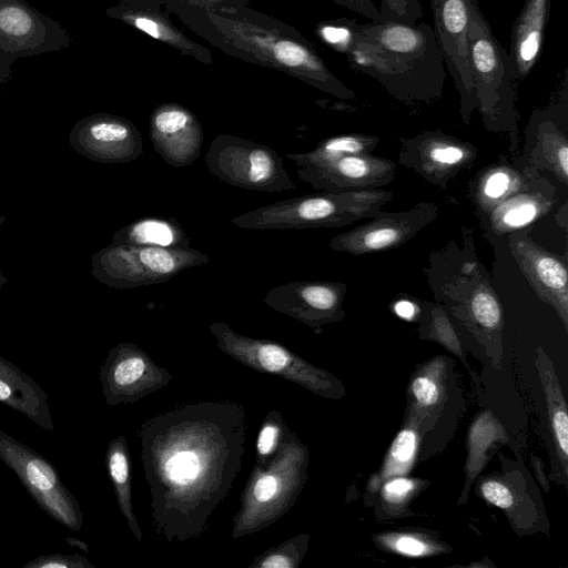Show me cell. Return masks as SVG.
<instances>
[{"instance_id":"cb8c5ba5","label":"cell","mask_w":568,"mask_h":568,"mask_svg":"<svg viewBox=\"0 0 568 568\" xmlns=\"http://www.w3.org/2000/svg\"><path fill=\"white\" fill-rule=\"evenodd\" d=\"M509 443V433L491 410L483 409L475 415L467 430L465 484L457 505L467 501L471 486L498 447Z\"/></svg>"},{"instance_id":"f6af8a7d","label":"cell","mask_w":568,"mask_h":568,"mask_svg":"<svg viewBox=\"0 0 568 568\" xmlns=\"http://www.w3.org/2000/svg\"><path fill=\"white\" fill-rule=\"evenodd\" d=\"M465 567H476V568H479V567H495L494 564H491V561L487 558H485L483 561H475V562H470V564H467L465 565Z\"/></svg>"},{"instance_id":"b9f144b4","label":"cell","mask_w":568,"mask_h":568,"mask_svg":"<svg viewBox=\"0 0 568 568\" xmlns=\"http://www.w3.org/2000/svg\"><path fill=\"white\" fill-rule=\"evenodd\" d=\"M116 2L124 1V0H115ZM140 1H153L160 4L166 3L169 1H178V2H185L197 7H204V8H214V9H221V8H239L243 6H247L248 0H140Z\"/></svg>"},{"instance_id":"60d3db41","label":"cell","mask_w":568,"mask_h":568,"mask_svg":"<svg viewBox=\"0 0 568 568\" xmlns=\"http://www.w3.org/2000/svg\"><path fill=\"white\" fill-rule=\"evenodd\" d=\"M509 175L504 171H497L487 178L484 184V193L489 199H499L509 190Z\"/></svg>"},{"instance_id":"83f0119b","label":"cell","mask_w":568,"mask_h":568,"mask_svg":"<svg viewBox=\"0 0 568 568\" xmlns=\"http://www.w3.org/2000/svg\"><path fill=\"white\" fill-rule=\"evenodd\" d=\"M373 541L384 551L408 558H425L452 551L437 534L424 529L382 531L373 536Z\"/></svg>"},{"instance_id":"9c48e42d","label":"cell","mask_w":568,"mask_h":568,"mask_svg":"<svg viewBox=\"0 0 568 568\" xmlns=\"http://www.w3.org/2000/svg\"><path fill=\"white\" fill-rule=\"evenodd\" d=\"M468 34L477 105L488 121H507L515 113L516 72L508 51L494 36L478 2L473 7Z\"/></svg>"},{"instance_id":"e0dca14e","label":"cell","mask_w":568,"mask_h":568,"mask_svg":"<svg viewBox=\"0 0 568 568\" xmlns=\"http://www.w3.org/2000/svg\"><path fill=\"white\" fill-rule=\"evenodd\" d=\"M105 14L163 42L182 55L207 65L213 63L210 49L184 34L172 22L170 12L163 4L153 1L124 0L109 7Z\"/></svg>"},{"instance_id":"d4e9b609","label":"cell","mask_w":568,"mask_h":568,"mask_svg":"<svg viewBox=\"0 0 568 568\" xmlns=\"http://www.w3.org/2000/svg\"><path fill=\"white\" fill-rule=\"evenodd\" d=\"M420 443L418 422L405 414L403 425L392 440L381 467L367 480L364 493L366 506L385 480L396 476H407L412 471L418 462Z\"/></svg>"},{"instance_id":"f1b7e54d","label":"cell","mask_w":568,"mask_h":568,"mask_svg":"<svg viewBox=\"0 0 568 568\" xmlns=\"http://www.w3.org/2000/svg\"><path fill=\"white\" fill-rule=\"evenodd\" d=\"M375 142L372 136L343 134L322 141L307 153H287L286 158L300 168L318 166L346 155L361 154L369 150Z\"/></svg>"},{"instance_id":"7a4b0ae2","label":"cell","mask_w":568,"mask_h":568,"mask_svg":"<svg viewBox=\"0 0 568 568\" xmlns=\"http://www.w3.org/2000/svg\"><path fill=\"white\" fill-rule=\"evenodd\" d=\"M163 6L185 28L227 55L284 72L338 99L355 97L314 45L282 20L247 6L214 9L178 1Z\"/></svg>"},{"instance_id":"8fae6325","label":"cell","mask_w":568,"mask_h":568,"mask_svg":"<svg viewBox=\"0 0 568 568\" xmlns=\"http://www.w3.org/2000/svg\"><path fill=\"white\" fill-rule=\"evenodd\" d=\"M72 42L64 27L27 0H0V85L12 79L16 60L58 52Z\"/></svg>"},{"instance_id":"7402d4cb","label":"cell","mask_w":568,"mask_h":568,"mask_svg":"<svg viewBox=\"0 0 568 568\" xmlns=\"http://www.w3.org/2000/svg\"><path fill=\"white\" fill-rule=\"evenodd\" d=\"M550 7L551 0H525L514 22L508 53L517 81L527 78L540 58Z\"/></svg>"},{"instance_id":"484cf974","label":"cell","mask_w":568,"mask_h":568,"mask_svg":"<svg viewBox=\"0 0 568 568\" xmlns=\"http://www.w3.org/2000/svg\"><path fill=\"white\" fill-rule=\"evenodd\" d=\"M112 243L164 248L191 247V240L182 225L164 216H144L118 230Z\"/></svg>"},{"instance_id":"603a6c76","label":"cell","mask_w":568,"mask_h":568,"mask_svg":"<svg viewBox=\"0 0 568 568\" xmlns=\"http://www.w3.org/2000/svg\"><path fill=\"white\" fill-rule=\"evenodd\" d=\"M426 215L414 211L394 217L367 223L332 239L329 246L336 251L362 254L398 245L412 236L426 222Z\"/></svg>"},{"instance_id":"4dcf8cb0","label":"cell","mask_w":568,"mask_h":568,"mask_svg":"<svg viewBox=\"0 0 568 568\" xmlns=\"http://www.w3.org/2000/svg\"><path fill=\"white\" fill-rule=\"evenodd\" d=\"M310 534H298L256 557L250 568H297L304 559Z\"/></svg>"},{"instance_id":"8d00e7d4","label":"cell","mask_w":568,"mask_h":568,"mask_svg":"<svg viewBox=\"0 0 568 568\" xmlns=\"http://www.w3.org/2000/svg\"><path fill=\"white\" fill-rule=\"evenodd\" d=\"M381 22L416 24L423 17L419 0H381Z\"/></svg>"},{"instance_id":"7bdbcfd3","label":"cell","mask_w":568,"mask_h":568,"mask_svg":"<svg viewBox=\"0 0 568 568\" xmlns=\"http://www.w3.org/2000/svg\"><path fill=\"white\" fill-rule=\"evenodd\" d=\"M530 460H531V466H532V469L535 473V477H536L539 486L542 488L545 494H548L549 489H550V484H549V477L547 476V474L545 471L542 460L535 455L530 456Z\"/></svg>"},{"instance_id":"ba28073f","label":"cell","mask_w":568,"mask_h":568,"mask_svg":"<svg viewBox=\"0 0 568 568\" xmlns=\"http://www.w3.org/2000/svg\"><path fill=\"white\" fill-rule=\"evenodd\" d=\"M209 262L205 253L192 247L111 243L92 256V274L110 287L135 288L166 282L187 268Z\"/></svg>"},{"instance_id":"277c9868","label":"cell","mask_w":568,"mask_h":568,"mask_svg":"<svg viewBox=\"0 0 568 568\" xmlns=\"http://www.w3.org/2000/svg\"><path fill=\"white\" fill-rule=\"evenodd\" d=\"M307 446L286 429L265 466L254 465L233 519V538L258 532L283 517L295 504L307 479Z\"/></svg>"},{"instance_id":"ab89813d","label":"cell","mask_w":568,"mask_h":568,"mask_svg":"<svg viewBox=\"0 0 568 568\" xmlns=\"http://www.w3.org/2000/svg\"><path fill=\"white\" fill-rule=\"evenodd\" d=\"M338 6L354 11L372 22H381V14L373 0H332Z\"/></svg>"},{"instance_id":"ee69618b","label":"cell","mask_w":568,"mask_h":568,"mask_svg":"<svg viewBox=\"0 0 568 568\" xmlns=\"http://www.w3.org/2000/svg\"><path fill=\"white\" fill-rule=\"evenodd\" d=\"M395 313L407 321L415 318L417 315V307L408 301H399L394 306Z\"/></svg>"},{"instance_id":"d6986e66","label":"cell","mask_w":568,"mask_h":568,"mask_svg":"<svg viewBox=\"0 0 568 568\" xmlns=\"http://www.w3.org/2000/svg\"><path fill=\"white\" fill-rule=\"evenodd\" d=\"M536 368L544 389L550 435L549 479L568 487V413L554 363L541 347L536 349Z\"/></svg>"},{"instance_id":"ffe728a7","label":"cell","mask_w":568,"mask_h":568,"mask_svg":"<svg viewBox=\"0 0 568 568\" xmlns=\"http://www.w3.org/2000/svg\"><path fill=\"white\" fill-rule=\"evenodd\" d=\"M523 272L531 282L540 297L547 301L559 314L568 329V277L567 268L560 260L534 243L518 239L511 242Z\"/></svg>"},{"instance_id":"7dc6e473","label":"cell","mask_w":568,"mask_h":568,"mask_svg":"<svg viewBox=\"0 0 568 568\" xmlns=\"http://www.w3.org/2000/svg\"><path fill=\"white\" fill-rule=\"evenodd\" d=\"M44 567H64V565H61V564H48L45 565Z\"/></svg>"},{"instance_id":"44dd1931","label":"cell","mask_w":568,"mask_h":568,"mask_svg":"<svg viewBox=\"0 0 568 568\" xmlns=\"http://www.w3.org/2000/svg\"><path fill=\"white\" fill-rule=\"evenodd\" d=\"M111 371L113 388L129 402L141 399L169 384L172 375L133 344L121 345Z\"/></svg>"},{"instance_id":"30bf717a","label":"cell","mask_w":568,"mask_h":568,"mask_svg":"<svg viewBox=\"0 0 568 568\" xmlns=\"http://www.w3.org/2000/svg\"><path fill=\"white\" fill-rule=\"evenodd\" d=\"M204 160L212 175L236 187L266 193L296 187L275 150L241 136L217 134Z\"/></svg>"},{"instance_id":"9a60e30c","label":"cell","mask_w":568,"mask_h":568,"mask_svg":"<svg viewBox=\"0 0 568 568\" xmlns=\"http://www.w3.org/2000/svg\"><path fill=\"white\" fill-rule=\"evenodd\" d=\"M345 286L327 281H295L271 288L264 303L317 331L343 318Z\"/></svg>"},{"instance_id":"5bb4252c","label":"cell","mask_w":568,"mask_h":568,"mask_svg":"<svg viewBox=\"0 0 568 568\" xmlns=\"http://www.w3.org/2000/svg\"><path fill=\"white\" fill-rule=\"evenodd\" d=\"M70 142L78 152L100 163H129L143 154L142 135L133 122L109 113H95L78 121Z\"/></svg>"},{"instance_id":"f35d334b","label":"cell","mask_w":568,"mask_h":568,"mask_svg":"<svg viewBox=\"0 0 568 568\" xmlns=\"http://www.w3.org/2000/svg\"><path fill=\"white\" fill-rule=\"evenodd\" d=\"M27 476L30 483L41 490H49L55 484L52 468L43 460H31L27 466Z\"/></svg>"},{"instance_id":"8992f818","label":"cell","mask_w":568,"mask_h":568,"mask_svg":"<svg viewBox=\"0 0 568 568\" xmlns=\"http://www.w3.org/2000/svg\"><path fill=\"white\" fill-rule=\"evenodd\" d=\"M383 200V193L368 191L308 194L251 210L231 222L246 230L339 227L369 215Z\"/></svg>"},{"instance_id":"4316f807","label":"cell","mask_w":568,"mask_h":568,"mask_svg":"<svg viewBox=\"0 0 568 568\" xmlns=\"http://www.w3.org/2000/svg\"><path fill=\"white\" fill-rule=\"evenodd\" d=\"M423 478L396 476L385 480L367 504L378 520L412 517V503L429 486Z\"/></svg>"},{"instance_id":"d590c367","label":"cell","mask_w":568,"mask_h":568,"mask_svg":"<svg viewBox=\"0 0 568 568\" xmlns=\"http://www.w3.org/2000/svg\"><path fill=\"white\" fill-rule=\"evenodd\" d=\"M538 214V205L527 196L505 203L497 212L498 225L505 229L521 227L530 223Z\"/></svg>"},{"instance_id":"74e56055","label":"cell","mask_w":568,"mask_h":568,"mask_svg":"<svg viewBox=\"0 0 568 568\" xmlns=\"http://www.w3.org/2000/svg\"><path fill=\"white\" fill-rule=\"evenodd\" d=\"M436 142L427 151V159L433 165L453 168L466 159V151L460 145L444 143V140H436Z\"/></svg>"},{"instance_id":"7c38bea8","label":"cell","mask_w":568,"mask_h":568,"mask_svg":"<svg viewBox=\"0 0 568 568\" xmlns=\"http://www.w3.org/2000/svg\"><path fill=\"white\" fill-rule=\"evenodd\" d=\"M501 470L475 480L477 496L501 509L518 536L544 532L549 535L541 494L527 468L519 462L499 454Z\"/></svg>"},{"instance_id":"e575fe53","label":"cell","mask_w":568,"mask_h":568,"mask_svg":"<svg viewBox=\"0 0 568 568\" xmlns=\"http://www.w3.org/2000/svg\"><path fill=\"white\" fill-rule=\"evenodd\" d=\"M356 26V20L346 18L325 20L315 26V33L332 50L346 54L353 44Z\"/></svg>"},{"instance_id":"836d02e7","label":"cell","mask_w":568,"mask_h":568,"mask_svg":"<svg viewBox=\"0 0 568 568\" xmlns=\"http://www.w3.org/2000/svg\"><path fill=\"white\" fill-rule=\"evenodd\" d=\"M288 427L282 414L271 410L264 418L256 440V465L265 466L276 453Z\"/></svg>"},{"instance_id":"f546056e","label":"cell","mask_w":568,"mask_h":568,"mask_svg":"<svg viewBox=\"0 0 568 568\" xmlns=\"http://www.w3.org/2000/svg\"><path fill=\"white\" fill-rule=\"evenodd\" d=\"M109 471L114 481L119 494L120 504L123 514L126 516L130 528L136 536L138 540H142V534L138 526V520L132 511L130 496V460L125 447V443L118 442L109 455Z\"/></svg>"},{"instance_id":"6da1fadb","label":"cell","mask_w":568,"mask_h":568,"mask_svg":"<svg viewBox=\"0 0 568 568\" xmlns=\"http://www.w3.org/2000/svg\"><path fill=\"white\" fill-rule=\"evenodd\" d=\"M245 408L229 400L186 404L145 420L141 456L155 531L169 542L201 536L241 470Z\"/></svg>"},{"instance_id":"52a82bcc","label":"cell","mask_w":568,"mask_h":568,"mask_svg":"<svg viewBox=\"0 0 568 568\" xmlns=\"http://www.w3.org/2000/svg\"><path fill=\"white\" fill-rule=\"evenodd\" d=\"M209 329L223 353L254 371L298 384L323 398L341 399L346 394L344 384L334 374L277 342L241 335L221 322L211 323Z\"/></svg>"},{"instance_id":"4fadbf2b","label":"cell","mask_w":568,"mask_h":568,"mask_svg":"<svg viewBox=\"0 0 568 568\" xmlns=\"http://www.w3.org/2000/svg\"><path fill=\"white\" fill-rule=\"evenodd\" d=\"M477 0H430L434 33L467 118L477 106L469 55V26Z\"/></svg>"},{"instance_id":"1f68e13d","label":"cell","mask_w":568,"mask_h":568,"mask_svg":"<svg viewBox=\"0 0 568 568\" xmlns=\"http://www.w3.org/2000/svg\"><path fill=\"white\" fill-rule=\"evenodd\" d=\"M538 131L544 153L551 169L567 181L568 145L564 135L549 118H539Z\"/></svg>"},{"instance_id":"3957f363","label":"cell","mask_w":568,"mask_h":568,"mask_svg":"<svg viewBox=\"0 0 568 568\" xmlns=\"http://www.w3.org/2000/svg\"><path fill=\"white\" fill-rule=\"evenodd\" d=\"M345 55L355 71L374 78L405 103L434 101L443 93L444 59L427 23H357Z\"/></svg>"},{"instance_id":"5b68a950","label":"cell","mask_w":568,"mask_h":568,"mask_svg":"<svg viewBox=\"0 0 568 568\" xmlns=\"http://www.w3.org/2000/svg\"><path fill=\"white\" fill-rule=\"evenodd\" d=\"M405 414L418 422L422 443L418 462L440 453L454 436L465 409L455 362L438 355L410 375Z\"/></svg>"},{"instance_id":"bcb514c9","label":"cell","mask_w":568,"mask_h":568,"mask_svg":"<svg viewBox=\"0 0 568 568\" xmlns=\"http://www.w3.org/2000/svg\"><path fill=\"white\" fill-rule=\"evenodd\" d=\"M11 394V390H10V387L3 383L2 381H0V399L3 400V399H7Z\"/></svg>"},{"instance_id":"d6a6232c","label":"cell","mask_w":568,"mask_h":568,"mask_svg":"<svg viewBox=\"0 0 568 568\" xmlns=\"http://www.w3.org/2000/svg\"><path fill=\"white\" fill-rule=\"evenodd\" d=\"M420 336L424 339L435 341L443 345L448 352L459 357L466 368L470 371L460 339L453 324L442 310H433L430 320Z\"/></svg>"},{"instance_id":"2e32d148","label":"cell","mask_w":568,"mask_h":568,"mask_svg":"<svg viewBox=\"0 0 568 568\" xmlns=\"http://www.w3.org/2000/svg\"><path fill=\"white\" fill-rule=\"evenodd\" d=\"M150 138L154 150L170 165L184 168L199 156L203 145V128L186 106L161 103L149 119Z\"/></svg>"},{"instance_id":"ac0fdd59","label":"cell","mask_w":568,"mask_h":568,"mask_svg":"<svg viewBox=\"0 0 568 568\" xmlns=\"http://www.w3.org/2000/svg\"><path fill=\"white\" fill-rule=\"evenodd\" d=\"M393 170L392 162L361 153L318 166L300 168L297 175L314 189L345 192L354 187L386 183L392 179Z\"/></svg>"}]
</instances>
